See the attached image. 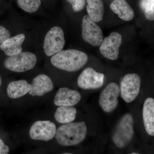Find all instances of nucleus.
Returning <instances> with one entry per match:
<instances>
[{"instance_id": "4468645a", "label": "nucleus", "mask_w": 154, "mask_h": 154, "mask_svg": "<svg viewBox=\"0 0 154 154\" xmlns=\"http://www.w3.org/2000/svg\"><path fill=\"white\" fill-rule=\"evenodd\" d=\"M25 38V34L22 33L10 37L0 46V48L7 55H16L22 52V45Z\"/></svg>"}, {"instance_id": "6e6552de", "label": "nucleus", "mask_w": 154, "mask_h": 154, "mask_svg": "<svg viewBox=\"0 0 154 154\" xmlns=\"http://www.w3.org/2000/svg\"><path fill=\"white\" fill-rule=\"evenodd\" d=\"M119 94L120 89L116 83H110L106 86L101 93L99 100V105L105 112L110 113L117 107Z\"/></svg>"}, {"instance_id": "412c9836", "label": "nucleus", "mask_w": 154, "mask_h": 154, "mask_svg": "<svg viewBox=\"0 0 154 154\" xmlns=\"http://www.w3.org/2000/svg\"><path fill=\"white\" fill-rule=\"evenodd\" d=\"M140 6L144 11L146 19L149 21L154 20V0H141Z\"/></svg>"}, {"instance_id": "bb28decb", "label": "nucleus", "mask_w": 154, "mask_h": 154, "mask_svg": "<svg viewBox=\"0 0 154 154\" xmlns=\"http://www.w3.org/2000/svg\"><path fill=\"white\" fill-rule=\"evenodd\" d=\"M112 1H115V0H112Z\"/></svg>"}, {"instance_id": "a878e982", "label": "nucleus", "mask_w": 154, "mask_h": 154, "mask_svg": "<svg viewBox=\"0 0 154 154\" xmlns=\"http://www.w3.org/2000/svg\"><path fill=\"white\" fill-rule=\"evenodd\" d=\"M131 154H138V153H135V152H134V153H131Z\"/></svg>"}, {"instance_id": "9b49d317", "label": "nucleus", "mask_w": 154, "mask_h": 154, "mask_svg": "<svg viewBox=\"0 0 154 154\" xmlns=\"http://www.w3.org/2000/svg\"><path fill=\"white\" fill-rule=\"evenodd\" d=\"M105 76L92 68L84 70L78 78V85L85 90L98 89L103 86Z\"/></svg>"}, {"instance_id": "dca6fc26", "label": "nucleus", "mask_w": 154, "mask_h": 154, "mask_svg": "<svg viewBox=\"0 0 154 154\" xmlns=\"http://www.w3.org/2000/svg\"><path fill=\"white\" fill-rule=\"evenodd\" d=\"M110 8L124 21H130L134 17V12L125 0H115L111 3Z\"/></svg>"}, {"instance_id": "ddd939ff", "label": "nucleus", "mask_w": 154, "mask_h": 154, "mask_svg": "<svg viewBox=\"0 0 154 154\" xmlns=\"http://www.w3.org/2000/svg\"><path fill=\"white\" fill-rule=\"evenodd\" d=\"M32 88L29 94L33 96H43L51 92L54 88L52 80L46 75H38L32 81Z\"/></svg>"}, {"instance_id": "9d476101", "label": "nucleus", "mask_w": 154, "mask_h": 154, "mask_svg": "<svg viewBox=\"0 0 154 154\" xmlns=\"http://www.w3.org/2000/svg\"><path fill=\"white\" fill-rule=\"evenodd\" d=\"M122 43L121 35L117 32H113L102 40L100 45V52L104 57L111 60H116L118 58Z\"/></svg>"}, {"instance_id": "f257e3e1", "label": "nucleus", "mask_w": 154, "mask_h": 154, "mask_svg": "<svg viewBox=\"0 0 154 154\" xmlns=\"http://www.w3.org/2000/svg\"><path fill=\"white\" fill-rule=\"evenodd\" d=\"M88 55L85 53L75 49L61 50L53 55L51 62L56 67L69 72H76L87 63Z\"/></svg>"}, {"instance_id": "423d86ee", "label": "nucleus", "mask_w": 154, "mask_h": 154, "mask_svg": "<svg viewBox=\"0 0 154 154\" xmlns=\"http://www.w3.org/2000/svg\"><path fill=\"white\" fill-rule=\"evenodd\" d=\"M140 85L141 79L138 75L135 73L125 75L120 84L122 98L127 103L133 102L139 94Z\"/></svg>"}, {"instance_id": "2eb2a0df", "label": "nucleus", "mask_w": 154, "mask_h": 154, "mask_svg": "<svg viewBox=\"0 0 154 154\" xmlns=\"http://www.w3.org/2000/svg\"><path fill=\"white\" fill-rule=\"evenodd\" d=\"M144 125L148 134L154 135V99L148 98L145 101L143 110Z\"/></svg>"}, {"instance_id": "f3484780", "label": "nucleus", "mask_w": 154, "mask_h": 154, "mask_svg": "<svg viewBox=\"0 0 154 154\" xmlns=\"http://www.w3.org/2000/svg\"><path fill=\"white\" fill-rule=\"evenodd\" d=\"M31 88L32 85L28 84L26 80H18L11 82L9 84L7 93L11 99H18L29 93Z\"/></svg>"}, {"instance_id": "1a4fd4ad", "label": "nucleus", "mask_w": 154, "mask_h": 154, "mask_svg": "<svg viewBox=\"0 0 154 154\" xmlns=\"http://www.w3.org/2000/svg\"><path fill=\"white\" fill-rule=\"evenodd\" d=\"M56 126L50 121H36L30 128L29 134L32 139L48 141L54 137Z\"/></svg>"}, {"instance_id": "0eeeda50", "label": "nucleus", "mask_w": 154, "mask_h": 154, "mask_svg": "<svg viewBox=\"0 0 154 154\" xmlns=\"http://www.w3.org/2000/svg\"><path fill=\"white\" fill-rule=\"evenodd\" d=\"M82 27L84 41L95 47L100 45L103 39L102 30L88 15L83 17Z\"/></svg>"}, {"instance_id": "aec40b11", "label": "nucleus", "mask_w": 154, "mask_h": 154, "mask_svg": "<svg viewBox=\"0 0 154 154\" xmlns=\"http://www.w3.org/2000/svg\"><path fill=\"white\" fill-rule=\"evenodd\" d=\"M19 8L29 13H34L39 9L41 0H17Z\"/></svg>"}, {"instance_id": "4be33fe9", "label": "nucleus", "mask_w": 154, "mask_h": 154, "mask_svg": "<svg viewBox=\"0 0 154 154\" xmlns=\"http://www.w3.org/2000/svg\"><path fill=\"white\" fill-rule=\"evenodd\" d=\"M71 4L73 10L75 12L82 11L86 5V0H66Z\"/></svg>"}, {"instance_id": "f03ea898", "label": "nucleus", "mask_w": 154, "mask_h": 154, "mask_svg": "<svg viewBox=\"0 0 154 154\" xmlns=\"http://www.w3.org/2000/svg\"><path fill=\"white\" fill-rule=\"evenodd\" d=\"M87 127L84 121L64 124L59 128L56 133V139L61 145H76L85 140Z\"/></svg>"}, {"instance_id": "20e7f679", "label": "nucleus", "mask_w": 154, "mask_h": 154, "mask_svg": "<svg viewBox=\"0 0 154 154\" xmlns=\"http://www.w3.org/2000/svg\"><path fill=\"white\" fill-rule=\"evenodd\" d=\"M36 63L37 58L35 54L30 52H21L7 58L4 65L9 70L20 73L32 69Z\"/></svg>"}, {"instance_id": "39448f33", "label": "nucleus", "mask_w": 154, "mask_h": 154, "mask_svg": "<svg viewBox=\"0 0 154 154\" xmlns=\"http://www.w3.org/2000/svg\"><path fill=\"white\" fill-rule=\"evenodd\" d=\"M65 44L64 34L61 28H51L45 35L43 48L45 54L51 56L62 50Z\"/></svg>"}, {"instance_id": "b1692460", "label": "nucleus", "mask_w": 154, "mask_h": 154, "mask_svg": "<svg viewBox=\"0 0 154 154\" xmlns=\"http://www.w3.org/2000/svg\"><path fill=\"white\" fill-rule=\"evenodd\" d=\"M9 152V147L5 144L2 140L0 139V154H7Z\"/></svg>"}, {"instance_id": "5701e85b", "label": "nucleus", "mask_w": 154, "mask_h": 154, "mask_svg": "<svg viewBox=\"0 0 154 154\" xmlns=\"http://www.w3.org/2000/svg\"><path fill=\"white\" fill-rule=\"evenodd\" d=\"M11 37V33L7 28L0 26V46Z\"/></svg>"}, {"instance_id": "393cba45", "label": "nucleus", "mask_w": 154, "mask_h": 154, "mask_svg": "<svg viewBox=\"0 0 154 154\" xmlns=\"http://www.w3.org/2000/svg\"><path fill=\"white\" fill-rule=\"evenodd\" d=\"M2 77L0 76V87H1V85H2Z\"/></svg>"}, {"instance_id": "7ed1b4c3", "label": "nucleus", "mask_w": 154, "mask_h": 154, "mask_svg": "<svg viewBox=\"0 0 154 154\" xmlns=\"http://www.w3.org/2000/svg\"><path fill=\"white\" fill-rule=\"evenodd\" d=\"M134 119L130 113H127L121 119L112 137L116 146L124 148L131 142L134 134Z\"/></svg>"}, {"instance_id": "a211bd4d", "label": "nucleus", "mask_w": 154, "mask_h": 154, "mask_svg": "<svg viewBox=\"0 0 154 154\" xmlns=\"http://www.w3.org/2000/svg\"><path fill=\"white\" fill-rule=\"evenodd\" d=\"M87 11L88 16L94 22H99L103 20L104 4L102 0H87Z\"/></svg>"}, {"instance_id": "f8f14e48", "label": "nucleus", "mask_w": 154, "mask_h": 154, "mask_svg": "<svg viewBox=\"0 0 154 154\" xmlns=\"http://www.w3.org/2000/svg\"><path fill=\"white\" fill-rule=\"evenodd\" d=\"M81 98V94L76 91L60 88L56 94L54 104L58 106H73L79 103Z\"/></svg>"}, {"instance_id": "6ab92c4d", "label": "nucleus", "mask_w": 154, "mask_h": 154, "mask_svg": "<svg viewBox=\"0 0 154 154\" xmlns=\"http://www.w3.org/2000/svg\"><path fill=\"white\" fill-rule=\"evenodd\" d=\"M76 114V109L72 106H60L54 113V118L59 123L67 124L74 121Z\"/></svg>"}]
</instances>
